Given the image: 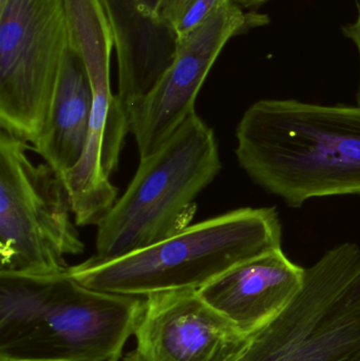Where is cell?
<instances>
[{
	"label": "cell",
	"instance_id": "6da1fadb",
	"mask_svg": "<svg viewBox=\"0 0 360 361\" xmlns=\"http://www.w3.org/2000/svg\"><path fill=\"white\" fill-rule=\"evenodd\" d=\"M236 137L241 169L291 207L360 195V105L263 99L244 112Z\"/></svg>",
	"mask_w": 360,
	"mask_h": 361
},
{
	"label": "cell",
	"instance_id": "7a4b0ae2",
	"mask_svg": "<svg viewBox=\"0 0 360 361\" xmlns=\"http://www.w3.org/2000/svg\"><path fill=\"white\" fill-rule=\"evenodd\" d=\"M144 299L92 290L69 267L0 271V361H120Z\"/></svg>",
	"mask_w": 360,
	"mask_h": 361
},
{
	"label": "cell",
	"instance_id": "3957f363",
	"mask_svg": "<svg viewBox=\"0 0 360 361\" xmlns=\"http://www.w3.org/2000/svg\"><path fill=\"white\" fill-rule=\"evenodd\" d=\"M281 242L276 208H240L118 258L91 257L69 271L85 286L113 294L199 290L240 263L283 248Z\"/></svg>",
	"mask_w": 360,
	"mask_h": 361
},
{
	"label": "cell",
	"instance_id": "277c9868",
	"mask_svg": "<svg viewBox=\"0 0 360 361\" xmlns=\"http://www.w3.org/2000/svg\"><path fill=\"white\" fill-rule=\"evenodd\" d=\"M222 169L213 129L194 112L135 177L97 226L95 260L137 252L190 226L197 199Z\"/></svg>",
	"mask_w": 360,
	"mask_h": 361
},
{
	"label": "cell",
	"instance_id": "5b68a950",
	"mask_svg": "<svg viewBox=\"0 0 360 361\" xmlns=\"http://www.w3.org/2000/svg\"><path fill=\"white\" fill-rule=\"evenodd\" d=\"M236 361H360V246L340 244L304 269L297 294Z\"/></svg>",
	"mask_w": 360,
	"mask_h": 361
},
{
	"label": "cell",
	"instance_id": "8992f818",
	"mask_svg": "<svg viewBox=\"0 0 360 361\" xmlns=\"http://www.w3.org/2000/svg\"><path fill=\"white\" fill-rule=\"evenodd\" d=\"M31 146L0 131V271H65L85 250L63 179L34 164Z\"/></svg>",
	"mask_w": 360,
	"mask_h": 361
},
{
	"label": "cell",
	"instance_id": "52a82bcc",
	"mask_svg": "<svg viewBox=\"0 0 360 361\" xmlns=\"http://www.w3.org/2000/svg\"><path fill=\"white\" fill-rule=\"evenodd\" d=\"M65 6L70 47L86 68L93 103L84 154L61 179L76 225L99 226L118 200L111 176L131 133L130 118L112 92L110 63L114 42L103 0H65Z\"/></svg>",
	"mask_w": 360,
	"mask_h": 361
},
{
	"label": "cell",
	"instance_id": "ba28073f",
	"mask_svg": "<svg viewBox=\"0 0 360 361\" xmlns=\"http://www.w3.org/2000/svg\"><path fill=\"white\" fill-rule=\"evenodd\" d=\"M70 47L65 0L0 4V126L32 146L48 118Z\"/></svg>",
	"mask_w": 360,
	"mask_h": 361
},
{
	"label": "cell",
	"instance_id": "9c48e42d",
	"mask_svg": "<svg viewBox=\"0 0 360 361\" xmlns=\"http://www.w3.org/2000/svg\"><path fill=\"white\" fill-rule=\"evenodd\" d=\"M266 20L264 15L245 13L232 0H223L179 40L168 69L129 114L139 159L154 154L196 112L199 92L228 40Z\"/></svg>",
	"mask_w": 360,
	"mask_h": 361
},
{
	"label": "cell",
	"instance_id": "30bf717a",
	"mask_svg": "<svg viewBox=\"0 0 360 361\" xmlns=\"http://www.w3.org/2000/svg\"><path fill=\"white\" fill-rule=\"evenodd\" d=\"M133 336L142 361H236L251 338L196 290L146 296Z\"/></svg>",
	"mask_w": 360,
	"mask_h": 361
},
{
	"label": "cell",
	"instance_id": "8fae6325",
	"mask_svg": "<svg viewBox=\"0 0 360 361\" xmlns=\"http://www.w3.org/2000/svg\"><path fill=\"white\" fill-rule=\"evenodd\" d=\"M304 269L278 248L232 267L198 293L241 332L251 336L295 297L304 282Z\"/></svg>",
	"mask_w": 360,
	"mask_h": 361
},
{
	"label": "cell",
	"instance_id": "7c38bea8",
	"mask_svg": "<svg viewBox=\"0 0 360 361\" xmlns=\"http://www.w3.org/2000/svg\"><path fill=\"white\" fill-rule=\"evenodd\" d=\"M103 1L118 57L116 95L130 114L173 63L179 39L160 19L139 12L135 0Z\"/></svg>",
	"mask_w": 360,
	"mask_h": 361
},
{
	"label": "cell",
	"instance_id": "4fadbf2b",
	"mask_svg": "<svg viewBox=\"0 0 360 361\" xmlns=\"http://www.w3.org/2000/svg\"><path fill=\"white\" fill-rule=\"evenodd\" d=\"M93 95L86 68L69 47L44 129L31 150L59 177L71 171L86 147Z\"/></svg>",
	"mask_w": 360,
	"mask_h": 361
},
{
	"label": "cell",
	"instance_id": "5bb4252c",
	"mask_svg": "<svg viewBox=\"0 0 360 361\" xmlns=\"http://www.w3.org/2000/svg\"><path fill=\"white\" fill-rule=\"evenodd\" d=\"M223 0H160L156 17L168 25L178 39L198 27Z\"/></svg>",
	"mask_w": 360,
	"mask_h": 361
},
{
	"label": "cell",
	"instance_id": "9a60e30c",
	"mask_svg": "<svg viewBox=\"0 0 360 361\" xmlns=\"http://www.w3.org/2000/svg\"><path fill=\"white\" fill-rule=\"evenodd\" d=\"M342 32H344V35L346 36V37L350 38V39L356 44L360 55V6L359 16H357L356 20L353 23H349V25H345V27H342ZM357 99H359L360 105V84L359 97H357Z\"/></svg>",
	"mask_w": 360,
	"mask_h": 361
},
{
	"label": "cell",
	"instance_id": "2e32d148",
	"mask_svg": "<svg viewBox=\"0 0 360 361\" xmlns=\"http://www.w3.org/2000/svg\"><path fill=\"white\" fill-rule=\"evenodd\" d=\"M139 12L147 16L156 17L160 0H135Z\"/></svg>",
	"mask_w": 360,
	"mask_h": 361
},
{
	"label": "cell",
	"instance_id": "e0dca14e",
	"mask_svg": "<svg viewBox=\"0 0 360 361\" xmlns=\"http://www.w3.org/2000/svg\"><path fill=\"white\" fill-rule=\"evenodd\" d=\"M235 4H238L241 8H260V6L266 4V2L271 1V0H232Z\"/></svg>",
	"mask_w": 360,
	"mask_h": 361
},
{
	"label": "cell",
	"instance_id": "ac0fdd59",
	"mask_svg": "<svg viewBox=\"0 0 360 361\" xmlns=\"http://www.w3.org/2000/svg\"><path fill=\"white\" fill-rule=\"evenodd\" d=\"M120 361H142L139 360V355H137V352L133 350V351L129 352L127 355L123 356L122 360Z\"/></svg>",
	"mask_w": 360,
	"mask_h": 361
},
{
	"label": "cell",
	"instance_id": "d6986e66",
	"mask_svg": "<svg viewBox=\"0 0 360 361\" xmlns=\"http://www.w3.org/2000/svg\"><path fill=\"white\" fill-rule=\"evenodd\" d=\"M4 0H0V4H1V2H4Z\"/></svg>",
	"mask_w": 360,
	"mask_h": 361
}]
</instances>
